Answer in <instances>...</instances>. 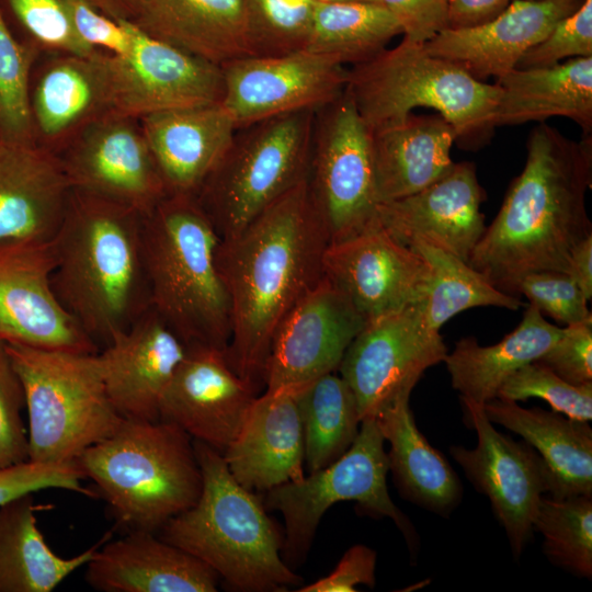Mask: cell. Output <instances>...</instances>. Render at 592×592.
I'll return each mask as SVG.
<instances>
[{
    "label": "cell",
    "mask_w": 592,
    "mask_h": 592,
    "mask_svg": "<svg viewBox=\"0 0 592 592\" xmlns=\"http://www.w3.org/2000/svg\"><path fill=\"white\" fill-rule=\"evenodd\" d=\"M511 0H448L446 29L483 24L499 15Z\"/></svg>",
    "instance_id": "obj_52"
},
{
    "label": "cell",
    "mask_w": 592,
    "mask_h": 592,
    "mask_svg": "<svg viewBox=\"0 0 592 592\" xmlns=\"http://www.w3.org/2000/svg\"><path fill=\"white\" fill-rule=\"evenodd\" d=\"M426 262L429 284L420 301L425 323L433 330L455 315L475 307L494 306L516 310L519 296L496 288L480 272L455 254L417 239L409 244Z\"/></svg>",
    "instance_id": "obj_37"
},
{
    "label": "cell",
    "mask_w": 592,
    "mask_h": 592,
    "mask_svg": "<svg viewBox=\"0 0 592 592\" xmlns=\"http://www.w3.org/2000/svg\"><path fill=\"white\" fill-rule=\"evenodd\" d=\"M83 479L86 477L76 462L50 464L26 460L0 469V505L45 489H64L90 497L91 491L82 485Z\"/></svg>",
    "instance_id": "obj_47"
},
{
    "label": "cell",
    "mask_w": 592,
    "mask_h": 592,
    "mask_svg": "<svg viewBox=\"0 0 592 592\" xmlns=\"http://www.w3.org/2000/svg\"><path fill=\"white\" fill-rule=\"evenodd\" d=\"M52 240L0 246V339L45 350L98 353L99 346L54 293Z\"/></svg>",
    "instance_id": "obj_17"
},
{
    "label": "cell",
    "mask_w": 592,
    "mask_h": 592,
    "mask_svg": "<svg viewBox=\"0 0 592 592\" xmlns=\"http://www.w3.org/2000/svg\"><path fill=\"white\" fill-rule=\"evenodd\" d=\"M52 243L54 293L99 349L150 308L141 213L71 191Z\"/></svg>",
    "instance_id": "obj_3"
},
{
    "label": "cell",
    "mask_w": 592,
    "mask_h": 592,
    "mask_svg": "<svg viewBox=\"0 0 592 592\" xmlns=\"http://www.w3.org/2000/svg\"><path fill=\"white\" fill-rule=\"evenodd\" d=\"M533 1H537V0H533Z\"/></svg>",
    "instance_id": "obj_56"
},
{
    "label": "cell",
    "mask_w": 592,
    "mask_h": 592,
    "mask_svg": "<svg viewBox=\"0 0 592 592\" xmlns=\"http://www.w3.org/2000/svg\"><path fill=\"white\" fill-rule=\"evenodd\" d=\"M500 98L493 126L544 122L563 116L583 136L592 132V57H578L543 68H515L496 80Z\"/></svg>",
    "instance_id": "obj_31"
},
{
    "label": "cell",
    "mask_w": 592,
    "mask_h": 592,
    "mask_svg": "<svg viewBox=\"0 0 592 592\" xmlns=\"http://www.w3.org/2000/svg\"><path fill=\"white\" fill-rule=\"evenodd\" d=\"M186 348L150 307L99 351L107 396L122 419L159 420L162 396Z\"/></svg>",
    "instance_id": "obj_21"
},
{
    "label": "cell",
    "mask_w": 592,
    "mask_h": 592,
    "mask_svg": "<svg viewBox=\"0 0 592 592\" xmlns=\"http://www.w3.org/2000/svg\"><path fill=\"white\" fill-rule=\"evenodd\" d=\"M61 162L71 191L141 214L168 195L144 134L124 119L94 127Z\"/></svg>",
    "instance_id": "obj_22"
},
{
    "label": "cell",
    "mask_w": 592,
    "mask_h": 592,
    "mask_svg": "<svg viewBox=\"0 0 592 592\" xmlns=\"http://www.w3.org/2000/svg\"><path fill=\"white\" fill-rule=\"evenodd\" d=\"M578 57H592V0H582L577 10L560 19L515 68L550 67Z\"/></svg>",
    "instance_id": "obj_44"
},
{
    "label": "cell",
    "mask_w": 592,
    "mask_h": 592,
    "mask_svg": "<svg viewBox=\"0 0 592 592\" xmlns=\"http://www.w3.org/2000/svg\"><path fill=\"white\" fill-rule=\"evenodd\" d=\"M98 54L58 60L41 77L31 106L34 122L47 137L64 134L94 110L105 107Z\"/></svg>",
    "instance_id": "obj_38"
},
{
    "label": "cell",
    "mask_w": 592,
    "mask_h": 592,
    "mask_svg": "<svg viewBox=\"0 0 592 592\" xmlns=\"http://www.w3.org/2000/svg\"><path fill=\"white\" fill-rule=\"evenodd\" d=\"M129 21L219 67L249 56L243 0H138Z\"/></svg>",
    "instance_id": "obj_28"
},
{
    "label": "cell",
    "mask_w": 592,
    "mask_h": 592,
    "mask_svg": "<svg viewBox=\"0 0 592 592\" xmlns=\"http://www.w3.org/2000/svg\"><path fill=\"white\" fill-rule=\"evenodd\" d=\"M78 35L93 48L103 47L113 55H123L129 48V36L118 20L101 13L90 0H60Z\"/></svg>",
    "instance_id": "obj_49"
},
{
    "label": "cell",
    "mask_w": 592,
    "mask_h": 592,
    "mask_svg": "<svg viewBox=\"0 0 592 592\" xmlns=\"http://www.w3.org/2000/svg\"><path fill=\"white\" fill-rule=\"evenodd\" d=\"M25 396L5 341L0 339V469L29 460V436L22 420Z\"/></svg>",
    "instance_id": "obj_46"
},
{
    "label": "cell",
    "mask_w": 592,
    "mask_h": 592,
    "mask_svg": "<svg viewBox=\"0 0 592 592\" xmlns=\"http://www.w3.org/2000/svg\"><path fill=\"white\" fill-rule=\"evenodd\" d=\"M379 204L411 195L453 167L454 127L440 114H410L406 119L371 130Z\"/></svg>",
    "instance_id": "obj_29"
},
{
    "label": "cell",
    "mask_w": 592,
    "mask_h": 592,
    "mask_svg": "<svg viewBox=\"0 0 592 592\" xmlns=\"http://www.w3.org/2000/svg\"><path fill=\"white\" fill-rule=\"evenodd\" d=\"M105 15L113 20H129L138 0H90Z\"/></svg>",
    "instance_id": "obj_54"
},
{
    "label": "cell",
    "mask_w": 592,
    "mask_h": 592,
    "mask_svg": "<svg viewBox=\"0 0 592 592\" xmlns=\"http://www.w3.org/2000/svg\"><path fill=\"white\" fill-rule=\"evenodd\" d=\"M306 182L309 203L329 243L377 221L371 130L346 87L315 112Z\"/></svg>",
    "instance_id": "obj_11"
},
{
    "label": "cell",
    "mask_w": 592,
    "mask_h": 592,
    "mask_svg": "<svg viewBox=\"0 0 592 592\" xmlns=\"http://www.w3.org/2000/svg\"><path fill=\"white\" fill-rule=\"evenodd\" d=\"M7 343L21 379L29 418V460L76 462L123 419L113 407L98 353Z\"/></svg>",
    "instance_id": "obj_8"
},
{
    "label": "cell",
    "mask_w": 592,
    "mask_h": 592,
    "mask_svg": "<svg viewBox=\"0 0 592 592\" xmlns=\"http://www.w3.org/2000/svg\"><path fill=\"white\" fill-rule=\"evenodd\" d=\"M315 1H321V2H374V3H380L379 0H315Z\"/></svg>",
    "instance_id": "obj_55"
},
{
    "label": "cell",
    "mask_w": 592,
    "mask_h": 592,
    "mask_svg": "<svg viewBox=\"0 0 592 592\" xmlns=\"http://www.w3.org/2000/svg\"><path fill=\"white\" fill-rule=\"evenodd\" d=\"M447 354L440 331L424 321L420 303L367 321L339 366L351 387L361 420L377 418L410 396L424 372Z\"/></svg>",
    "instance_id": "obj_13"
},
{
    "label": "cell",
    "mask_w": 592,
    "mask_h": 592,
    "mask_svg": "<svg viewBox=\"0 0 592 592\" xmlns=\"http://www.w3.org/2000/svg\"><path fill=\"white\" fill-rule=\"evenodd\" d=\"M365 323L323 275L275 329L264 367L265 391L296 392L333 373Z\"/></svg>",
    "instance_id": "obj_15"
},
{
    "label": "cell",
    "mask_w": 592,
    "mask_h": 592,
    "mask_svg": "<svg viewBox=\"0 0 592 592\" xmlns=\"http://www.w3.org/2000/svg\"><path fill=\"white\" fill-rule=\"evenodd\" d=\"M535 362L569 384L592 383V320L563 327L560 338Z\"/></svg>",
    "instance_id": "obj_48"
},
{
    "label": "cell",
    "mask_w": 592,
    "mask_h": 592,
    "mask_svg": "<svg viewBox=\"0 0 592 592\" xmlns=\"http://www.w3.org/2000/svg\"><path fill=\"white\" fill-rule=\"evenodd\" d=\"M323 275L371 321L420 303L429 267L411 248L395 240L379 224L327 246Z\"/></svg>",
    "instance_id": "obj_18"
},
{
    "label": "cell",
    "mask_w": 592,
    "mask_h": 592,
    "mask_svg": "<svg viewBox=\"0 0 592 592\" xmlns=\"http://www.w3.org/2000/svg\"><path fill=\"white\" fill-rule=\"evenodd\" d=\"M384 442L377 420L363 419L355 441L337 460L266 491L265 509L278 511L284 520L282 557L289 567L305 560L321 517L341 501H354L375 517H389L410 549L415 548V531L388 493Z\"/></svg>",
    "instance_id": "obj_10"
},
{
    "label": "cell",
    "mask_w": 592,
    "mask_h": 592,
    "mask_svg": "<svg viewBox=\"0 0 592 592\" xmlns=\"http://www.w3.org/2000/svg\"><path fill=\"white\" fill-rule=\"evenodd\" d=\"M295 396L305 464L311 473L333 463L350 448L362 420L351 387L334 372L312 380Z\"/></svg>",
    "instance_id": "obj_36"
},
{
    "label": "cell",
    "mask_w": 592,
    "mask_h": 592,
    "mask_svg": "<svg viewBox=\"0 0 592 592\" xmlns=\"http://www.w3.org/2000/svg\"><path fill=\"white\" fill-rule=\"evenodd\" d=\"M47 509L35 504L33 493L0 505V592H52L86 566L112 535L106 533L75 557H60L37 527L36 512Z\"/></svg>",
    "instance_id": "obj_34"
},
{
    "label": "cell",
    "mask_w": 592,
    "mask_h": 592,
    "mask_svg": "<svg viewBox=\"0 0 592 592\" xmlns=\"http://www.w3.org/2000/svg\"><path fill=\"white\" fill-rule=\"evenodd\" d=\"M409 400L410 396L400 397L376 418L390 446L389 470L405 499L448 517L463 497L460 480L417 428Z\"/></svg>",
    "instance_id": "obj_32"
},
{
    "label": "cell",
    "mask_w": 592,
    "mask_h": 592,
    "mask_svg": "<svg viewBox=\"0 0 592 592\" xmlns=\"http://www.w3.org/2000/svg\"><path fill=\"white\" fill-rule=\"evenodd\" d=\"M76 462L116 525L127 532L158 533L171 517L193 506L202 491L193 440L162 420L123 419L112 435Z\"/></svg>",
    "instance_id": "obj_6"
},
{
    "label": "cell",
    "mask_w": 592,
    "mask_h": 592,
    "mask_svg": "<svg viewBox=\"0 0 592 592\" xmlns=\"http://www.w3.org/2000/svg\"><path fill=\"white\" fill-rule=\"evenodd\" d=\"M568 274L590 300L592 297V235L582 239L571 251Z\"/></svg>",
    "instance_id": "obj_53"
},
{
    "label": "cell",
    "mask_w": 592,
    "mask_h": 592,
    "mask_svg": "<svg viewBox=\"0 0 592 592\" xmlns=\"http://www.w3.org/2000/svg\"><path fill=\"white\" fill-rule=\"evenodd\" d=\"M315 112L277 115L236 130L195 194L221 239L237 235L307 177Z\"/></svg>",
    "instance_id": "obj_9"
},
{
    "label": "cell",
    "mask_w": 592,
    "mask_h": 592,
    "mask_svg": "<svg viewBox=\"0 0 592 592\" xmlns=\"http://www.w3.org/2000/svg\"><path fill=\"white\" fill-rule=\"evenodd\" d=\"M533 530L543 537L548 560L581 578L592 577V497L543 496L537 505Z\"/></svg>",
    "instance_id": "obj_39"
},
{
    "label": "cell",
    "mask_w": 592,
    "mask_h": 592,
    "mask_svg": "<svg viewBox=\"0 0 592 592\" xmlns=\"http://www.w3.org/2000/svg\"><path fill=\"white\" fill-rule=\"evenodd\" d=\"M84 580L100 592H215L219 577L157 533L109 537L86 565Z\"/></svg>",
    "instance_id": "obj_25"
},
{
    "label": "cell",
    "mask_w": 592,
    "mask_h": 592,
    "mask_svg": "<svg viewBox=\"0 0 592 592\" xmlns=\"http://www.w3.org/2000/svg\"><path fill=\"white\" fill-rule=\"evenodd\" d=\"M491 423L519 434L545 463L553 498L592 497V429L589 422L538 407L493 398L483 403Z\"/></svg>",
    "instance_id": "obj_30"
},
{
    "label": "cell",
    "mask_w": 592,
    "mask_h": 592,
    "mask_svg": "<svg viewBox=\"0 0 592 592\" xmlns=\"http://www.w3.org/2000/svg\"><path fill=\"white\" fill-rule=\"evenodd\" d=\"M349 89L369 128L399 123L415 107L435 110L466 147L481 145L493 126L500 87L470 76L458 65L431 55L424 43L403 38L348 69Z\"/></svg>",
    "instance_id": "obj_7"
},
{
    "label": "cell",
    "mask_w": 592,
    "mask_h": 592,
    "mask_svg": "<svg viewBox=\"0 0 592 592\" xmlns=\"http://www.w3.org/2000/svg\"><path fill=\"white\" fill-rule=\"evenodd\" d=\"M31 52L10 32L0 7V139L33 143L29 94Z\"/></svg>",
    "instance_id": "obj_41"
},
{
    "label": "cell",
    "mask_w": 592,
    "mask_h": 592,
    "mask_svg": "<svg viewBox=\"0 0 592 592\" xmlns=\"http://www.w3.org/2000/svg\"><path fill=\"white\" fill-rule=\"evenodd\" d=\"M483 201L475 164L454 162L446 174L426 187L380 203L377 221L403 246L420 239L468 262L487 227L480 210Z\"/></svg>",
    "instance_id": "obj_20"
},
{
    "label": "cell",
    "mask_w": 592,
    "mask_h": 592,
    "mask_svg": "<svg viewBox=\"0 0 592 592\" xmlns=\"http://www.w3.org/2000/svg\"><path fill=\"white\" fill-rule=\"evenodd\" d=\"M7 1L19 22L42 44L82 58L98 53L78 35L60 0Z\"/></svg>",
    "instance_id": "obj_45"
},
{
    "label": "cell",
    "mask_w": 592,
    "mask_h": 592,
    "mask_svg": "<svg viewBox=\"0 0 592 592\" xmlns=\"http://www.w3.org/2000/svg\"><path fill=\"white\" fill-rule=\"evenodd\" d=\"M221 105L236 128L287 113L318 110L346 87L348 68L300 50L280 57L244 56L223 66Z\"/></svg>",
    "instance_id": "obj_16"
},
{
    "label": "cell",
    "mask_w": 592,
    "mask_h": 592,
    "mask_svg": "<svg viewBox=\"0 0 592 592\" xmlns=\"http://www.w3.org/2000/svg\"><path fill=\"white\" fill-rule=\"evenodd\" d=\"M460 398L465 420L477 433V446H452L451 455L471 485L487 496L519 559L533 533V519L550 481L545 463L525 441L498 432L483 405Z\"/></svg>",
    "instance_id": "obj_14"
},
{
    "label": "cell",
    "mask_w": 592,
    "mask_h": 592,
    "mask_svg": "<svg viewBox=\"0 0 592 592\" xmlns=\"http://www.w3.org/2000/svg\"><path fill=\"white\" fill-rule=\"evenodd\" d=\"M249 56L280 57L305 50L315 0H243Z\"/></svg>",
    "instance_id": "obj_40"
},
{
    "label": "cell",
    "mask_w": 592,
    "mask_h": 592,
    "mask_svg": "<svg viewBox=\"0 0 592 592\" xmlns=\"http://www.w3.org/2000/svg\"><path fill=\"white\" fill-rule=\"evenodd\" d=\"M70 194L59 158L33 143L0 139V246L50 241Z\"/></svg>",
    "instance_id": "obj_24"
},
{
    "label": "cell",
    "mask_w": 592,
    "mask_h": 592,
    "mask_svg": "<svg viewBox=\"0 0 592 592\" xmlns=\"http://www.w3.org/2000/svg\"><path fill=\"white\" fill-rule=\"evenodd\" d=\"M306 178L237 235L221 239L217 250L231 311L225 355L258 390L275 329L323 277L329 239L309 203Z\"/></svg>",
    "instance_id": "obj_1"
},
{
    "label": "cell",
    "mask_w": 592,
    "mask_h": 592,
    "mask_svg": "<svg viewBox=\"0 0 592 592\" xmlns=\"http://www.w3.org/2000/svg\"><path fill=\"white\" fill-rule=\"evenodd\" d=\"M376 553L365 545L349 548L326 577L297 589V592H354L357 584L375 585Z\"/></svg>",
    "instance_id": "obj_51"
},
{
    "label": "cell",
    "mask_w": 592,
    "mask_h": 592,
    "mask_svg": "<svg viewBox=\"0 0 592 592\" xmlns=\"http://www.w3.org/2000/svg\"><path fill=\"white\" fill-rule=\"evenodd\" d=\"M517 295L563 327L592 320L589 299L573 278L565 272L537 271L526 274L517 284Z\"/></svg>",
    "instance_id": "obj_43"
},
{
    "label": "cell",
    "mask_w": 592,
    "mask_h": 592,
    "mask_svg": "<svg viewBox=\"0 0 592 592\" xmlns=\"http://www.w3.org/2000/svg\"><path fill=\"white\" fill-rule=\"evenodd\" d=\"M544 399L554 411L568 418L592 420V383L572 385L538 362L528 363L501 385L497 397L512 401Z\"/></svg>",
    "instance_id": "obj_42"
},
{
    "label": "cell",
    "mask_w": 592,
    "mask_h": 592,
    "mask_svg": "<svg viewBox=\"0 0 592 592\" xmlns=\"http://www.w3.org/2000/svg\"><path fill=\"white\" fill-rule=\"evenodd\" d=\"M193 442L203 478L200 498L157 534L206 563L235 590L299 585L301 578L282 557L283 536L255 492L232 477L221 453Z\"/></svg>",
    "instance_id": "obj_5"
},
{
    "label": "cell",
    "mask_w": 592,
    "mask_h": 592,
    "mask_svg": "<svg viewBox=\"0 0 592 592\" xmlns=\"http://www.w3.org/2000/svg\"><path fill=\"white\" fill-rule=\"evenodd\" d=\"M223 457L232 477L252 492L303 478L304 437L295 392L257 396Z\"/></svg>",
    "instance_id": "obj_26"
},
{
    "label": "cell",
    "mask_w": 592,
    "mask_h": 592,
    "mask_svg": "<svg viewBox=\"0 0 592 592\" xmlns=\"http://www.w3.org/2000/svg\"><path fill=\"white\" fill-rule=\"evenodd\" d=\"M562 332L563 327L548 322L528 305L519 326L498 343L481 346L474 337L463 338L443 362L459 397L483 405L497 397L510 375L544 355Z\"/></svg>",
    "instance_id": "obj_33"
},
{
    "label": "cell",
    "mask_w": 592,
    "mask_h": 592,
    "mask_svg": "<svg viewBox=\"0 0 592 592\" xmlns=\"http://www.w3.org/2000/svg\"><path fill=\"white\" fill-rule=\"evenodd\" d=\"M398 21L403 38L425 43L446 29L448 0H379Z\"/></svg>",
    "instance_id": "obj_50"
},
{
    "label": "cell",
    "mask_w": 592,
    "mask_h": 592,
    "mask_svg": "<svg viewBox=\"0 0 592 592\" xmlns=\"http://www.w3.org/2000/svg\"><path fill=\"white\" fill-rule=\"evenodd\" d=\"M141 118L143 134L168 194L195 196L237 130L220 102Z\"/></svg>",
    "instance_id": "obj_27"
},
{
    "label": "cell",
    "mask_w": 592,
    "mask_h": 592,
    "mask_svg": "<svg viewBox=\"0 0 592 592\" xmlns=\"http://www.w3.org/2000/svg\"><path fill=\"white\" fill-rule=\"evenodd\" d=\"M257 396L258 389L231 368L224 351L187 345L162 396L159 420L223 454Z\"/></svg>",
    "instance_id": "obj_19"
},
{
    "label": "cell",
    "mask_w": 592,
    "mask_h": 592,
    "mask_svg": "<svg viewBox=\"0 0 592 592\" xmlns=\"http://www.w3.org/2000/svg\"><path fill=\"white\" fill-rule=\"evenodd\" d=\"M401 33L397 19L380 3L315 1L306 50L354 66L376 56Z\"/></svg>",
    "instance_id": "obj_35"
},
{
    "label": "cell",
    "mask_w": 592,
    "mask_h": 592,
    "mask_svg": "<svg viewBox=\"0 0 592 592\" xmlns=\"http://www.w3.org/2000/svg\"><path fill=\"white\" fill-rule=\"evenodd\" d=\"M129 36L123 55L98 54L105 107L118 117L219 103L221 68L157 39L129 20L119 19Z\"/></svg>",
    "instance_id": "obj_12"
},
{
    "label": "cell",
    "mask_w": 592,
    "mask_h": 592,
    "mask_svg": "<svg viewBox=\"0 0 592 592\" xmlns=\"http://www.w3.org/2000/svg\"><path fill=\"white\" fill-rule=\"evenodd\" d=\"M591 185L592 136L577 141L540 123L528 135L522 172L468 264L513 296L528 273H568L571 251L592 235L585 203Z\"/></svg>",
    "instance_id": "obj_2"
},
{
    "label": "cell",
    "mask_w": 592,
    "mask_h": 592,
    "mask_svg": "<svg viewBox=\"0 0 592 592\" xmlns=\"http://www.w3.org/2000/svg\"><path fill=\"white\" fill-rule=\"evenodd\" d=\"M220 240L194 195L168 194L143 214L150 307L186 345L225 352L231 311L217 266Z\"/></svg>",
    "instance_id": "obj_4"
},
{
    "label": "cell",
    "mask_w": 592,
    "mask_h": 592,
    "mask_svg": "<svg viewBox=\"0 0 592 592\" xmlns=\"http://www.w3.org/2000/svg\"><path fill=\"white\" fill-rule=\"evenodd\" d=\"M582 0H511L492 20L466 29H444L424 43L431 55L449 60L475 79L501 78Z\"/></svg>",
    "instance_id": "obj_23"
}]
</instances>
